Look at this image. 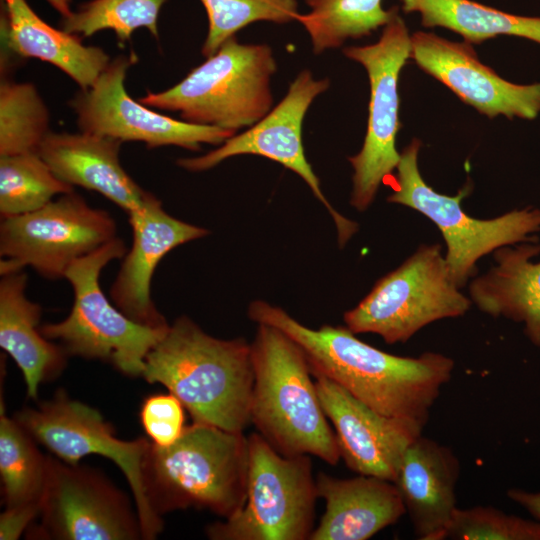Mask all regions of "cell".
Wrapping results in <instances>:
<instances>
[{
    "label": "cell",
    "instance_id": "cell-1",
    "mask_svg": "<svg viewBox=\"0 0 540 540\" xmlns=\"http://www.w3.org/2000/svg\"><path fill=\"white\" fill-rule=\"evenodd\" d=\"M249 318L276 327L303 351L312 375H323L376 412L428 422L442 388L450 381L454 360L436 352L403 357L379 350L347 327L309 328L280 307L256 300Z\"/></svg>",
    "mask_w": 540,
    "mask_h": 540
},
{
    "label": "cell",
    "instance_id": "cell-2",
    "mask_svg": "<svg viewBox=\"0 0 540 540\" xmlns=\"http://www.w3.org/2000/svg\"><path fill=\"white\" fill-rule=\"evenodd\" d=\"M179 399L193 422L243 432L251 423L254 371L251 344L204 332L178 317L151 349L142 376Z\"/></svg>",
    "mask_w": 540,
    "mask_h": 540
},
{
    "label": "cell",
    "instance_id": "cell-3",
    "mask_svg": "<svg viewBox=\"0 0 540 540\" xmlns=\"http://www.w3.org/2000/svg\"><path fill=\"white\" fill-rule=\"evenodd\" d=\"M249 448L243 432L193 422L170 446L152 442L142 461V481L152 512L207 509L228 518L246 500Z\"/></svg>",
    "mask_w": 540,
    "mask_h": 540
},
{
    "label": "cell",
    "instance_id": "cell-4",
    "mask_svg": "<svg viewBox=\"0 0 540 540\" xmlns=\"http://www.w3.org/2000/svg\"><path fill=\"white\" fill-rule=\"evenodd\" d=\"M254 385L251 423L284 456L313 455L329 465L341 458L307 359L288 335L260 323L251 343Z\"/></svg>",
    "mask_w": 540,
    "mask_h": 540
},
{
    "label": "cell",
    "instance_id": "cell-5",
    "mask_svg": "<svg viewBox=\"0 0 540 540\" xmlns=\"http://www.w3.org/2000/svg\"><path fill=\"white\" fill-rule=\"evenodd\" d=\"M276 70L269 45L243 44L233 36L180 82L148 91L138 100L150 108L177 112L183 121L236 133L272 109Z\"/></svg>",
    "mask_w": 540,
    "mask_h": 540
},
{
    "label": "cell",
    "instance_id": "cell-6",
    "mask_svg": "<svg viewBox=\"0 0 540 540\" xmlns=\"http://www.w3.org/2000/svg\"><path fill=\"white\" fill-rule=\"evenodd\" d=\"M126 252L124 241L115 237L75 260L65 273L74 292L72 309L64 320L44 324L40 331L58 343L68 356L109 362L127 376L141 377L148 353L170 325H141L127 317L102 291V269L110 261L123 258Z\"/></svg>",
    "mask_w": 540,
    "mask_h": 540
},
{
    "label": "cell",
    "instance_id": "cell-7",
    "mask_svg": "<svg viewBox=\"0 0 540 540\" xmlns=\"http://www.w3.org/2000/svg\"><path fill=\"white\" fill-rule=\"evenodd\" d=\"M246 500L206 528L212 540H305L318 498L309 455L284 456L258 432L248 436Z\"/></svg>",
    "mask_w": 540,
    "mask_h": 540
},
{
    "label": "cell",
    "instance_id": "cell-8",
    "mask_svg": "<svg viewBox=\"0 0 540 540\" xmlns=\"http://www.w3.org/2000/svg\"><path fill=\"white\" fill-rule=\"evenodd\" d=\"M421 141L413 139L400 153L393 192L388 202L410 207L434 222L441 231L447 253L445 261L455 285L462 287L476 271V262L500 247L537 241L540 209H515L493 219L469 216L460 202L471 191L465 186L456 196L436 192L418 168Z\"/></svg>",
    "mask_w": 540,
    "mask_h": 540
},
{
    "label": "cell",
    "instance_id": "cell-9",
    "mask_svg": "<svg viewBox=\"0 0 540 540\" xmlns=\"http://www.w3.org/2000/svg\"><path fill=\"white\" fill-rule=\"evenodd\" d=\"M471 302L452 281L441 246L422 245L347 311L344 322L355 334L405 343L432 322L464 315Z\"/></svg>",
    "mask_w": 540,
    "mask_h": 540
},
{
    "label": "cell",
    "instance_id": "cell-10",
    "mask_svg": "<svg viewBox=\"0 0 540 540\" xmlns=\"http://www.w3.org/2000/svg\"><path fill=\"white\" fill-rule=\"evenodd\" d=\"M111 215L91 207L74 191L29 213L1 218L0 274L32 267L50 280L65 278L69 266L114 239Z\"/></svg>",
    "mask_w": 540,
    "mask_h": 540
},
{
    "label": "cell",
    "instance_id": "cell-11",
    "mask_svg": "<svg viewBox=\"0 0 540 540\" xmlns=\"http://www.w3.org/2000/svg\"><path fill=\"white\" fill-rule=\"evenodd\" d=\"M343 53L365 68L370 83L364 143L359 153L348 157L354 170L350 204L358 211H364L400 160L395 145L400 129L398 83L400 72L410 59L411 35L397 14L383 27L377 42L346 47Z\"/></svg>",
    "mask_w": 540,
    "mask_h": 540
},
{
    "label": "cell",
    "instance_id": "cell-12",
    "mask_svg": "<svg viewBox=\"0 0 540 540\" xmlns=\"http://www.w3.org/2000/svg\"><path fill=\"white\" fill-rule=\"evenodd\" d=\"M14 418L39 443L69 464L88 455L112 460L125 475L133 492L142 539H155L163 529L145 496L142 461L150 445L148 439L125 441L117 438L112 426L96 409L58 390L37 408H24Z\"/></svg>",
    "mask_w": 540,
    "mask_h": 540
},
{
    "label": "cell",
    "instance_id": "cell-13",
    "mask_svg": "<svg viewBox=\"0 0 540 540\" xmlns=\"http://www.w3.org/2000/svg\"><path fill=\"white\" fill-rule=\"evenodd\" d=\"M138 61L134 52L111 60L95 83L80 89L68 102L81 132L123 142H143L147 148L178 146L198 151L201 144L221 145L236 133L214 126L177 120L152 110L129 96L128 69Z\"/></svg>",
    "mask_w": 540,
    "mask_h": 540
},
{
    "label": "cell",
    "instance_id": "cell-14",
    "mask_svg": "<svg viewBox=\"0 0 540 540\" xmlns=\"http://www.w3.org/2000/svg\"><path fill=\"white\" fill-rule=\"evenodd\" d=\"M40 524L31 536L56 540L142 539L126 495L93 468L47 456Z\"/></svg>",
    "mask_w": 540,
    "mask_h": 540
},
{
    "label": "cell",
    "instance_id": "cell-15",
    "mask_svg": "<svg viewBox=\"0 0 540 540\" xmlns=\"http://www.w3.org/2000/svg\"><path fill=\"white\" fill-rule=\"evenodd\" d=\"M330 85L328 78L316 80L308 69L290 84L285 97L260 121L235 134L218 148L197 157L180 158L177 165L191 172L211 169L233 156L252 154L271 159L295 172L310 187L334 220L340 246L357 231L358 225L339 214L328 202L320 180L307 161L302 143V124L314 99Z\"/></svg>",
    "mask_w": 540,
    "mask_h": 540
},
{
    "label": "cell",
    "instance_id": "cell-16",
    "mask_svg": "<svg viewBox=\"0 0 540 540\" xmlns=\"http://www.w3.org/2000/svg\"><path fill=\"white\" fill-rule=\"evenodd\" d=\"M410 59L479 113L534 119L540 113V83L519 85L481 63L472 45L432 32L411 35Z\"/></svg>",
    "mask_w": 540,
    "mask_h": 540
},
{
    "label": "cell",
    "instance_id": "cell-17",
    "mask_svg": "<svg viewBox=\"0 0 540 540\" xmlns=\"http://www.w3.org/2000/svg\"><path fill=\"white\" fill-rule=\"evenodd\" d=\"M312 376L346 466L357 474L394 482L405 451L425 426L382 415L325 376Z\"/></svg>",
    "mask_w": 540,
    "mask_h": 540
},
{
    "label": "cell",
    "instance_id": "cell-18",
    "mask_svg": "<svg viewBox=\"0 0 540 540\" xmlns=\"http://www.w3.org/2000/svg\"><path fill=\"white\" fill-rule=\"evenodd\" d=\"M128 216L132 245L111 285V300L131 320L151 328H166L169 324L151 298L155 269L172 249L203 238L209 231L171 216L151 193Z\"/></svg>",
    "mask_w": 540,
    "mask_h": 540
},
{
    "label": "cell",
    "instance_id": "cell-19",
    "mask_svg": "<svg viewBox=\"0 0 540 540\" xmlns=\"http://www.w3.org/2000/svg\"><path fill=\"white\" fill-rule=\"evenodd\" d=\"M460 463L449 447L424 437L407 448L394 481L414 534L420 540H443L457 507Z\"/></svg>",
    "mask_w": 540,
    "mask_h": 540
},
{
    "label": "cell",
    "instance_id": "cell-20",
    "mask_svg": "<svg viewBox=\"0 0 540 540\" xmlns=\"http://www.w3.org/2000/svg\"><path fill=\"white\" fill-rule=\"evenodd\" d=\"M122 142L80 132H49L39 154L64 182L96 191L127 214L142 206L150 192L142 189L119 160Z\"/></svg>",
    "mask_w": 540,
    "mask_h": 540
},
{
    "label": "cell",
    "instance_id": "cell-21",
    "mask_svg": "<svg viewBox=\"0 0 540 540\" xmlns=\"http://www.w3.org/2000/svg\"><path fill=\"white\" fill-rule=\"evenodd\" d=\"M315 485L325 511L308 540H367L406 514L398 488L389 480L360 474L343 479L320 472Z\"/></svg>",
    "mask_w": 540,
    "mask_h": 540
},
{
    "label": "cell",
    "instance_id": "cell-22",
    "mask_svg": "<svg viewBox=\"0 0 540 540\" xmlns=\"http://www.w3.org/2000/svg\"><path fill=\"white\" fill-rule=\"evenodd\" d=\"M2 7L1 60L39 59L63 71L80 89L91 87L110 63L102 48L86 46L81 37L50 26L26 0H2Z\"/></svg>",
    "mask_w": 540,
    "mask_h": 540
},
{
    "label": "cell",
    "instance_id": "cell-23",
    "mask_svg": "<svg viewBox=\"0 0 540 540\" xmlns=\"http://www.w3.org/2000/svg\"><path fill=\"white\" fill-rule=\"evenodd\" d=\"M27 275L21 270L1 275L0 346L22 371L27 395L37 399L42 382L57 377L67 364V353L40 331L42 309L25 295Z\"/></svg>",
    "mask_w": 540,
    "mask_h": 540
},
{
    "label": "cell",
    "instance_id": "cell-24",
    "mask_svg": "<svg viewBox=\"0 0 540 540\" xmlns=\"http://www.w3.org/2000/svg\"><path fill=\"white\" fill-rule=\"evenodd\" d=\"M540 253L537 241L495 250L496 266L472 281L471 301L483 312L524 324V334L540 347Z\"/></svg>",
    "mask_w": 540,
    "mask_h": 540
},
{
    "label": "cell",
    "instance_id": "cell-25",
    "mask_svg": "<svg viewBox=\"0 0 540 540\" xmlns=\"http://www.w3.org/2000/svg\"><path fill=\"white\" fill-rule=\"evenodd\" d=\"M402 10L418 13L425 28L449 29L471 45L501 35L540 44V17L514 15L473 0H402Z\"/></svg>",
    "mask_w": 540,
    "mask_h": 540
},
{
    "label": "cell",
    "instance_id": "cell-26",
    "mask_svg": "<svg viewBox=\"0 0 540 540\" xmlns=\"http://www.w3.org/2000/svg\"><path fill=\"white\" fill-rule=\"evenodd\" d=\"M382 1L305 0L309 11L299 13L296 21L307 31L313 52L320 54L386 26L398 14V8L386 10Z\"/></svg>",
    "mask_w": 540,
    "mask_h": 540
},
{
    "label": "cell",
    "instance_id": "cell-27",
    "mask_svg": "<svg viewBox=\"0 0 540 540\" xmlns=\"http://www.w3.org/2000/svg\"><path fill=\"white\" fill-rule=\"evenodd\" d=\"M0 413V474L6 508L41 503L47 456L36 440L3 409Z\"/></svg>",
    "mask_w": 540,
    "mask_h": 540
},
{
    "label": "cell",
    "instance_id": "cell-28",
    "mask_svg": "<svg viewBox=\"0 0 540 540\" xmlns=\"http://www.w3.org/2000/svg\"><path fill=\"white\" fill-rule=\"evenodd\" d=\"M72 191L73 186L58 178L39 153L0 156L1 218L33 212Z\"/></svg>",
    "mask_w": 540,
    "mask_h": 540
},
{
    "label": "cell",
    "instance_id": "cell-29",
    "mask_svg": "<svg viewBox=\"0 0 540 540\" xmlns=\"http://www.w3.org/2000/svg\"><path fill=\"white\" fill-rule=\"evenodd\" d=\"M49 111L36 86L2 79L0 84V156L39 153L49 134Z\"/></svg>",
    "mask_w": 540,
    "mask_h": 540
},
{
    "label": "cell",
    "instance_id": "cell-30",
    "mask_svg": "<svg viewBox=\"0 0 540 540\" xmlns=\"http://www.w3.org/2000/svg\"><path fill=\"white\" fill-rule=\"evenodd\" d=\"M166 0H91L61 20V29L79 37H90L102 30H112L119 42H126L133 32L146 28L158 39V16Z\"/></svg>",
    "mask_w": 540,
    "mask_h": 540
},
{
    "label": "cell",
    "instance_id": "cell-31",
    "mask_svg": "<svg viewBox=\"0 0 540 540\" xmlns=\"http://www.w3.org/2000/svg\"><path fill=\"white\" fill-rule=\"evenodd\" d=\"M208 17V33L202 54L213 55L220 46L251 23L284 24L296 21L297 0H200Z\"/></svg>",
    "mask_w": 540,
    "mask_h": 540
},
{
    "label": "cell",
    "instance_id": "cell-32",
    "mask_svg": "<svg viewBox=\"0 0 540 540\" xmlns=\"http://www.w3.org/2000/svg\"><path fill=\"white\" fill-rule=\"evenodd\" d=\"M445 539L540 540V521L507 514L492 506L457 508Z\"/></svg>",
    "mask_w": 540,
    "mask_h": 540
},
{
    "label": "cell",
    "instance_id": "cell-33",
    "mask_svg": "<svg viewBox=\"0 0 540 540\" xmlns=\"http://www.w3.org/2000/svg\"><path fill=\"white\" fill-rule=\"evenodd\" d=\"M184 406L173 394L146 397L140 409V421L150 441L160 447L175 443L182 435Z\"/></svg>",
    "mask_w": 540,
    "mask_h": 540
},
{
    "label": "cell",
    "instance_id": "cell-34",
    "mask_svg": "<svg viewBox=\"0 0 540 540\" xmlns=\"http://www.w3.org/2000/svg\"><path fill=\"white\" fill-rule=\"evenodd\" d=\"M41 503L6 508L0 516V539L16 540L40 514Z\"/></svg>",
    "mask_w": 540,
    "mask_h": 540
},
{
    "label": "cell",
    "instance_id": "cell-35",
    "mask_svg": "<svg viewBox=\"0 0 540 540\" xmlns=\"http://www.w3.org/2000/svg\"><path fill=\"white\" fill-rule=\"evenodd\" d=\"M507 497L540 521V491L530 492L521 488H510L507 490Z\"/></svg>",
    "mask_w": 540,
    "mask_h": 540
},
{
    "label": "cell",
    "instance_id": "cell-36",
    "mask_svg": "<svg viewBox=\"0 0 540 540\" xmlns=\"http://www.w3.org/2000/svg\"><path fill=\"white\" fill-rule=\"evenodd\" d=\"M52 7H54L62 16L68 17L71 15V0H46Z\"/></svg>",
    "mask_w": 540,
    "mask_h": 540
}]
</instances>
